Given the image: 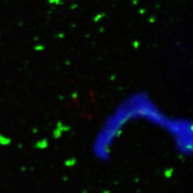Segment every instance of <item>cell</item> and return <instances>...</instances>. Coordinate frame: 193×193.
I'll list each match as a JSON object with an SVG mask.
<instances>
[{
	"instance_id": "cell-2",
	"label": "cell",
	"mask_w": 193,
	"mask_h": 193,
	"mask_svg": "<svg viewBox=\"0 0 193 193\" xmlns=\"http://www.w3.org/2000/svg\"><path fill=\"white\" fill-rule=\"evenodd\" d=\"M163 129L172 137L176 149L184 156L192 151V125L182 118H168Z\"/></svg>"
},
{
	"instance_id": "cell-1",
	"label": "cell",
	"mask_w": 193,
	"mask_h": 193,
	"mask_svg": "<svg viewBox=\"0 0 193 193\" xmlns=\"http://www.w3.org/2000/svg\"><path fill=\"white\" fill-rule=\"evenodd\" d=\"M167 118L147 94H133L123 101L107 118L94 139L93 152L100 160H107L113 144L128 122L144 119L162 127Z\"/></svg>"
},
{
	"instance_id": "cell-3",
	"label": "cell",
	"mask_w": 193,
	"mask_h": 193,
	"mask_svg": "<svg viewBox=\"0 0 193 193\" xmlns=\"http://www.w3.org/2000/svg\"><path fill=\"white\" fill-rule=\"evenodd\" d=\"M11 143V139L7 136L0 133V145L8 146Z\"/></svg>"
}]
</instances>
